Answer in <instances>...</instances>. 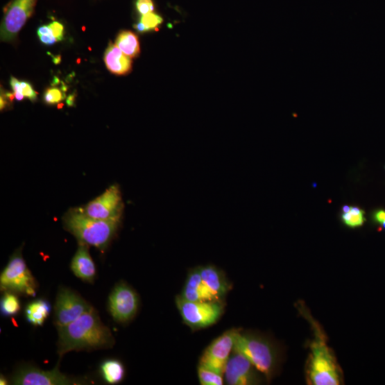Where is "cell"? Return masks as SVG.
I'll return each instance as SVG.
<instances>
[{
    "label": "cell",
    "mask_w": 385,
    "mask_h": 385,
    "mask_svg": "<svg viewBox=\"0 0 385 385\" xmlns=\"http://www.w3.org/2000/svg\"><path fill=\"white\" fill-rule=\"evenodd\" d=\"M57 327L61 357L71 351L110 349L115 344L111 330L102 323L94 308L70 324Z\"/></svg>",
    "instance_id": "cell-1"
},
{
    "label": "cell",
    "mask_w": 385,
    "mask_h": 385,
    "mask_svg": "<svg viewBox=\"0 0 385 385\" xmlns=\"http://www.w3.org/2000/svg\"><path fill=\"white\" fill-rule=\"evenodd\" d=\"M65 229L79 244L107 249L117 234L121 221L100 220L85 215L81 209H71L63 218Z\"/></svg>",
    "instance_id": "cell-2"
},
{
    "label": "cell",
    "mask_w": 385,
    "mask_h": 385,
    "mask_svg": "<svg viewBox=\"0 0 385 385\" xmlns=\"http://www.w3.org/2000/svg\"><path fill=\"white\" fill-rule=\"evenodd\" d=\"M234 351L244 355L268 380L274 376L278 365V354L275 345L266 338L239 330Z\"/></svg>",
    "instance_id": "cell-3"
},
{
    "label": "cell",
    "mask_w": 385,
    "mask_h": 385,
    "mask_svg": "<svg viewBox=\"0 0 385 385\" xmlns=\"http://www.w3.org/2000/svg\"><path fill=\"white\" fill-rule=\"evenodd\" d=\"M315 336L310 347L311 353L307 368L308 382L314 385H339L341 382V371L318 327L315 328Z\"/></svg>",
    "instance_id": "cell-4"
},
{
    "label": "cell",
    "mask_w": 385,
    "mask_h": 385,
    "mask_svg": "<svg viewBox=\"0 0 385 385\" xmlns=\"http://www.w3.org/2000/svg\"><path fill=\"white\" fill-rule=\"evenodd\" d=\"M176 303L183 321L193 330L216 324L225 310L223 300L188 301L178 296Z\"/></svg>",
    "instance_id": "cell-5"
},
{
    "label": "cell",
    "mask_w": 385,
    "mask_h": 385,
    "mask_svg": "<svg viewBox=\"0 0 385 385\" xmlns=\"http://www.w3.org/2000/svg\"><path fill=\"white\" fill-rule=\"evenodd\" d=\"M0 288L4 292L19 296L34 297L37 284L31 271L26 264L21 250L16 252L0 276Z\"/></svg>",
    "instance_id": "cell-6"
},
{
    "label": "cell",
    "mask_w": 385,
    "mask_h": 385,
    "mask_svg": "<svg viewBox=\"0 0 385 385\" xmlns=\"http://www.w3.org/2000/svg\"><path fill=\"white\" fill-rule=\"evenodd\" d=\"M239 330L230 329L215 339L203 352L198 366L223 375L228 359L234 351L236 337Z\"/></svg>",
    "instance_id": "cell-7"
},
{
    "label": "cell",
    "mask_w": 385,
    "mask_h": 385,
    "mask_svg": "<svg viewBox=\"0 0 385 385\" xmlns=\"http://www.w3.org/2000/svg\"><path fill=\"white\" fill-rule=\"evenodd\" d=\"M93 307L78 293L66 288L59 291L55 306V323L62 327L80 318Z\"/></svg>",
    "instance_id": "cell-8"
},
{
    "label": "cell",
    "mask_w": 385,
    "mask_h": 385,
    "mask_svg": "<svg viewBox=\"0 0 385 385\" xmlns=\"http://www.w3.org/2000/svg\"><path fill=\"white\" fill-rule=\"evenodd\" d=\"M123 209L120 188L115 185L81 209L85 215L93 219L121 221Z\"/></svg>",
    "instance_id": "cell-9"
},
{
    "label": "cell",
    "mask_w": 385,
    "mask_h": 385,
    "mask_svg": "<svg viewBox=\"0 0 385 385\" xmlns=\"http://www.w3.org/2000/svg\"><path fill=\"white\" fill-rule=\"evenodd\" d=\"M139 298L137 292L124 282L118 284L109 298V310L114 320L120 323L132 320L137 315Z\"/></svg>",
    "instance_id": "cell-10"
},
{
    "label": "cell",
    "mask_w": 385,
    "mask_h": 385,
    "mask_svg": "<svg viewBox=\"0 0 385 385\" xmlns=\"http://www.w3.org/2000/svg\"><path fill=\"white\" fill-rule=\"evenodd\" d=\"M261 374L244 355L233 351L228 359L223 377L229 385H255L262 383Z\"/></svg>",
    "instance_id": "cell-11"
},
{
    "label": "cell",
    "mask_w": 385,
    "mask_h": 385,
    "mask_svg": "<svg viewBox=\"0 0 385 385\" xmlns=\"http://www.w3.org/2000/svg\"><path fill=\"white\" fill-rule=\"evenodd\" d=\"M60 365L49 371L42 370L35 367H24L17 371L12 377L16 385H73L82 384L76 379L62 373Z\"/></svg>",
    "instance_id": "cell-12"
},
{
    "label": "cell",
    "mask_w": 385,
    "mask_h": 385,
    "mask_svg": "<svg viewBox=\"0 0 385 385\" xmlns=\"http://www.w3.org/2000/svg\"><path fill=\"white\" fill-rule=\"evenodd\" d=\"M37 0H14L4 17L1 27V40H15L23 26L31 16Z\"/></svg>",
    "instance_id": "cell-13"
},
{
    "label": "cell",
    "mask_w": 385,
    "mask_h": 385,
    "mask_svg": "<svg viewBox=\"0 0 385 385\" xmlns=\"http://www.w3.org/2000/svg\"><path fill=\"white\" fill-rule=\"evenodd\" d=\"M203 284L214 300H223L231 289L225 274L212 265L200 266Z\"/></svg>",
    "instance_id": "cell-14"
},
{
    "label": "cell",
    "mask_w": 385,
    "mask_h": 385,
    "mask_svg": "<svg viewBox=\"0 0 385 385\" xmlns=\"http://www.w3.org/2000/svg\"><path fill=\"white\" fill-rule=\"evenodd\" d=\"M71 270L77 277L88 282H93L96 270L88 246L79 244L78 249L71 260Z\"/></svg>",
    "instance_id": "cell-15"
},
{
    "label": "cell",
    "mask_w": 385,
    "mask_h": 385,
    "mask_svg": "<svg viewBox=\"0 0 385 385\" xmlns=\"http://www.w3.org/2000/svg\"><path fill=\"white\" fill-rule=\"evenodd\" d=\"M179 296L188 301L214 300L203 284L200 267L191 270Z\"/></svg>",
    "instance_id": "cell-16"
},
{
    "label": "cell",
    "mask_w": 385,
    "mask_h": 385,
    "mask_svg": "<svg viewBox=\"0 0 385 385\" xmlns=\"http://www.w3.org/2000/svg\"><path fill=\"white\" fill-rule=\"evenodd\" d=\"M105 62L108 69L117 75H124L132 69V62L130 58L125 55L117 46L110 44L106 51Z\"/></svg>",
    "instance_id": "cell-17"
},
{
    "label": "cell",
    "mask_w": 385,
    "mask_h": 385,
    "mask_svg": "<svg viewBox=\"0 0 385 385\" xmlns=\"http://www.w3.org/2000/svg\"><path fill=\"white\" fill-rule=\"evenodd\" d=\"M51 306L44 300L39 299L31 302L25 307V317L34 326H42L49 316Z\"/></svg>",
    "instance_id": "cell-18"
},
{
    "label": "cell",
    "mask_w": 385,
    "mask_h": 385,
    "mask_svg": "<svg viewBox=\"0 0 385 385\" xmlns=\"http://www.w3.org/2000/svg\"><path fill=\"white\" fill-rule=\"evenodd\" d=\"M100 374L104 380L110 384H119L125 376L123 365L118 359H108L101 365Z\"/></svg>",
    "instance_id": "cell-19"
},
{
    "label": "cell",
    "mask_w": 385,
    "mask_h": 385,
    "mask_svg": "<svg viewBox=\"0 0 385 385\" xmlns=\"http://www.w3.org/2000/svg\"><path fill=\"white\" fill-rule=\"evenodd\" d=\"M116 45L128 58H135L140 53L139 39L132 32L123 31L119 33L116 40Z\"/></svg>",
    "instance_id": "cell-20"
},
{
    "label": "cell",
    "mask_w": 385,
    "mask_h": 385,
    "mask_svg": "<svg viewBox=\"0 0 385 385\" xmlns=\"http://www.w3.org/2000/svg\"><path fill=\"white\" fill-rule=\"evenodd\" d=\"M0 308L4 316H15L18 314L21 309V305L17 294L5 292L0 303Z\"/></svg>",
    "instance_id": "cell-21"
},
{
    "label": "cell",
    "mask_w": 385,
    "mask_h": 385,
    "mask_svg": "<svg viewBox=\"0 0 385 385\" xmlns=\"http://www.w3.org/2000/svg\"><path fill=\"white\" fill-rule=\"evenodd\" d=\"M198 376L202 385H222L223 375L210 369L198 366Z\"/></svg>",
    "instance_id": "cell-22"
},
{
    "label": "cell",
    "mask_w": 385,
    "mask_h": 385,
    "mask_svg": "<svg viewBox=\"0 0 385 385\" xmlns=\"http://www.w3.org/2000/svg\"><path fill=\"white\" fill-rule=\"evenodd\" d=\"M365 212L357 207H350L348 213L342 215V219L345 224L350 228H357L362 226L365 221Z\"/></svg>",
    "instance_id": "cell-23"
},
{
    "label": "cell",
    "mask_w": 385,
    "mask_h": 385,
    "mask_svg": "<svg viewBox=\"0 0 385 385\" xmlns=\"http://www.w3.org/2000/svg\"><path fill=\"white\" fill-rule=\"evenodd\" d=\"M66 98L65 92L58 88L48 89L44 95V100L47 105H54L58 104Z\"/></svg>",
    "instance_id": "cell-24"
},
{
    "label": "cell",
    "mask_w": 385,
    "mask_h": 385,
    "mask_svg": "<svg viewBox=\"0 0 385 385\" xmlns=\"http://www.w3.org/2000/svg\"><path fill=\"white\" fill-rule=\"evenodd\" d=\"M163 21L161 16L153 12L142 15L141 18V22L144 25L147 32L157 28Z\"/></svg>",
    "instance_id": "cell-25"
},
{
    "label": "cell",
    "mask_w": 385,
    "mask_h": 385,
    "mask_svg": "<svg viewBox=\"0 0 385 385\" xmlns=\"http://www.w3.org/2000/svg\"><path fill=\"white\" fill-rule=\"evenodd\" d=\"M136 6L138 12L142 15L152 12L154 9L152 0H137Z\"/></svg>",
    "instance_id": "cell-26"
},
{
    "label": "cell",
    "mask_w": 385,
    "mask_h": 385,
    "mask_svg": "<svg viewBox=\"0 0 385 385\" xmlns=\"http://www.w3.org/2000/svg\"><path fill=\"white\" fill-rule=\"evenodd\" d=\"M51 33L54 37L58 40V42L62 41L64 40V27L63 25L58 22H54L48 25Z\"/></svg>",
    "instance_id": "cell-27"
},
{
    "label": "cell",
    "mask_w": 385,
    "mask_h": 385,
    "mask_svg": "<svg viewBox=\"0 0 385 385\" xmlns=\"http://www.w3.org/2000/svg\"><path fill=\"white\" fill-rule=\"evenodd\" d=\"M22 93L24 97L28 98L31 101H35L37 98V93L33 89L28 83L21 82Z\"/></svg>",
    "instance_id": "cell-28"
},
{
    "label": "cell",
    "mask_w": 385,
    "mask_h": 385,
    "mask_svg": "<svg viewBox=\"0 0 385 385\" xmlns=\"http://www.w3.org/2000/svg\"><path fill=\"white\" fill-rule=\"evenodd\" d=\"M41 42L46 45H53L58 42V40L54 37L53 33L39 36Z\"/></svg>",
    "instance_id": "cell-29"
},
{
    "label": "cell",
    "mask_w": 385,
    "mask_h": 385,
    "mask_svg": "<svg viewBox=\"0 0 385 385\" xmlns=\"http://www.w3.org/2000/svg\"><path fill=\"white\" fill-rule=\"evenodd\" d=\"M10 85L14 93H22L21 82L18 81L15 77H12Z\"/></svg>",
    "instance_id": "cell-30"
},
{
    "label": "cell",
    "mask_w": 385,
    "mask_h": 385,
    "mask_svg": "<svg viewBox=\"0 0 385 385\" xmlns=\"http://www.w3.org/2000/svg\"><path fill=\"white\" fill-rule=\"evenodd\" d=\"M375 219L381 224L385 223V212L382 210L377 212L375 215Z\"/></svg>",
    "instance_id": "cell-31"
},
{
    "label": "cell",
    "mask_w": 385,
    "mask_h": 385,
    "mask_svg": "<svg viewBox=\"0 0 385 385\" xmlns=\"http://www.w3.org/2000/svg\"><path fill=\"white\" fill-rule=\"evenodd\" d=\"M135 28L140 33L147 32L144 25L140 22L137 24L135 25Z\"/></svg>",
    "instance_id": "cell-32"
},
{
    "label": "cell",
    "mask_w": 385,
    "mask_h": 385,
    "mask_svg": "<svg viewBox=\"0 0 385 385\" xmlns=\"http://www.w3.org/2000/svg\"><path fill=\"white\" fill-rule=\"evenodd\" d=\"M6 105L7 101L3 97V95H1V98H0V109H1V111L6 108Z\"/></svg>",
    "instance_id": "cell-33"
},
{
    "label": "cell",
    "mask_w": 385,
    "mask_h": 385,
    "mask_svg": "<svg viewBox=\"0 0 385 385\" xmlns=\"http://www.w3.org/2000/svg\"><path fill=\"white\" fill-rule=\"evenodd\" d=\"M74 95H70L67 100V105L69 107H72L74 105Z\"/></svg>",
    "instance_id": "cell-34"
},
{
    "label": "cell",
    "mask_w": 385,
    "mask_h": 385,
    "mask_svg": "<svg viewBox=\"0 0 385 385\" xmlns=\"http://www.w3.org/2000/svg\"><path fill=\"white\" fill-rule=\"evenodd\" d=\"M0 384L1 385L8 384V381L3 375H1V377H0Z\"/></svg>",
    "instance_id": "cell-35"
},
{
    "label": "cell",
    "mask_w": 385,
    "mask_h": 385,
    "mask_svg": "<svg viewBox=\"0 0 385 385\" xmlns=\"http://www.w3.org/2000/svg\"><path fill=\"white\" fill-rule=\"evenodd\" d=\"M343 210L344 213H348L350 211V207H348V205H345V207H343Z\"/></svg>",
    "instance_id": "cell-36"
},
{
    "label": "cell",
    "mask_w": 385,
    "mask_h": 385,
    "mask_svg": "<svg viewBox=\"0 0 385 385\" xmlns=\"http://www.w3.org/2000/svg\"><path fill=\"white\" fill-rule=\"evenodd\" d=\"M382 225L384 228H385V223H382Z\"/></svg>",
    "instance_id": "cell-37"
}]
</instances>
